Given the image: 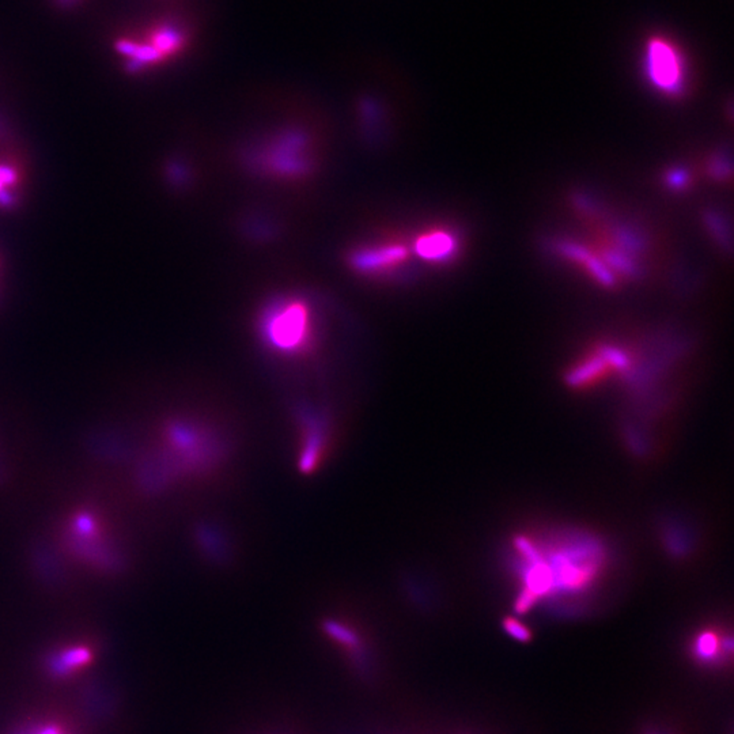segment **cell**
Masks as SVG:
<instances>
[{"instance_id":"6da1fadb","label":"cell","mask_w":734,"mask_h":734,"mask_svg":"<svg viewBox=\"0 0 734 734\" xmlns=\"http://www.w3.org/2000/svg\"><path fill=\"white\" fill-rule=\"evenodd\" d=\"M261 337L275 353L298 356L311 347L313 321L309 306L300 300L275 303L261 320Z\"/></svg>"},{"instance_id":"7a4b0ae2","label":"cell","mask_w":734,"mask_h":734,"mask_svg":"<svg viewBox=\"0 0 734 734\" xmlns=\"http://www.w3.org/2000/svg\"><path fill=\"white\" fill-rule=\"evenodd\" d=\"M644 77L658 93L680 98L689 85V65L686 55L670 37L650 36L642 52Z\"/></svg>"},{"instance_id":"3957f363","label":"cell","mask_w":734,"mask_h":734,"mask_svg":"<svg viewBox=\"0 0 734 734\" xmlns=\"http://www.w3.org/2000/svg\"><path fill=\"white\" fill-rule=\"evenodd\" d=\"M408 257V249L400 243L380 245L376 248H366L354 253V269L364 274L384 272L400 266Z\"/></svg>"},{"instance_id":"277c9868","label":"cell","mask_w":734,"mask_h":734,"mask_svg":"<svg viewBox=\"0 0 734 734\" xmlns=\"http://www.w3.org/2000/svg\"><path fill=\"white\" fill-rule=\"evenodd\" d=\"M415 252L430 263H447L458 251V240L447 229H431L422 233L415 241Z\"/></svg>"},{"instance_id":"5b68a950","label":"cell","mask_w":734,"mask_h":734,"mask_svg":"<svg viewBox=\"0 0 734 734\" xmlns=\"http://www.w3.org/2000/svg\"><path fill=\"white\" fill-rule=\"evenodd\" d=\"M718 652H720V641H718L715 634L704 633L696 639V644H695V654L697 655V658H701V660L704 661H712L717 657Z\"/></svg>"},{"instance_id":"8992f818","label":"cell","mask_w":734,"mask_h":734,"mask_svg":"<svg viewBox=\"0 0 734 734\" xmlns=\"http://www.w3.org/2000/svg\"><path fill=\"white\" fill-rule=\"evenodd\" d=\"M505 630L508 636H513V638L517 639V641H531V631H529V628H526L525 626L518 620H514V619H506Z\"/></svg>"}]
</instances>
